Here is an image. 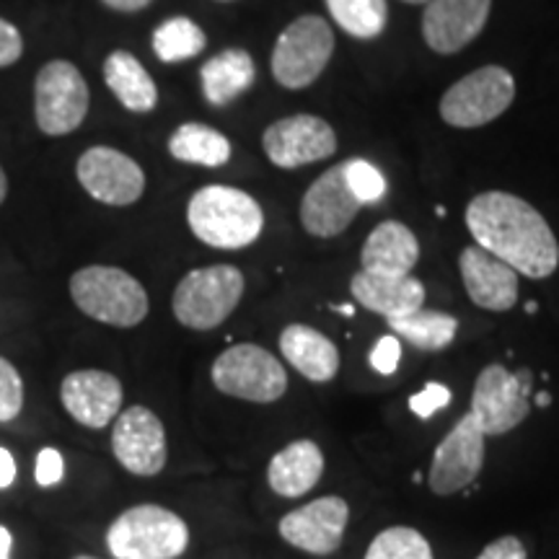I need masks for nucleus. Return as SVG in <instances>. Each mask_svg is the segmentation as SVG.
Segmentation results:
<instances>
[{
    "mask_svg": "<svg viewBox=\"0 0 559 559\" xmlns=\"http://www.w3.org/2000/svg\"><path fill=\"white\" fill-rule=\"evenodd\" d=\"M472 239L519 275L551 277L559 267V243L544 215L519 194L481 192L466 207Z\"/></svg>",
    "mask_w": 559,
    "mask_h": 559,
    "instance_id": "obj_1",
    "label": "nucleus"
},
{
    "mask_svg": "<svg viewBox=\"0 0 559 559\" xmlns=\"http://www.w3.org/2000/svg\"><path fill=\"white\" fill-rule=\"evenodd\" d=\"M187 223L202 243L223 251L247 249L262 236L264 213L249 192L207 185L192 194Z\"/></svg>",
    "mask_w": 559,
    "mask_h": 559,
    "instance_id": "obj_2",
    "label": "nucleus"
},
{
    "mask_svg": "<svg viewBox=\"0 0 559 559\" xmlns=\"http://www.w3.org/2000/svg\"><path fill=\"white\" fill-rule=\"evenodd\" d=\"M70 298L88 319L120 330L138 326L151 311L143 283L111 264H88L75 272L70 277Z\"/></svg>",
    "mask_w": 559,
    "mask_h": 559,
    "instance_id": "obj_3",
    "label": "nucleus"
},
{
    "mask_svg": "<svg viewBox=\"0 0 559 559\" xmlns=\"http://www.w3.org/2000/svg\"><path fill=\"white\" fill-rule=\"evenodd\" d=\"M107 547L115 559H177L190 547V526L174 510L143 502L111 521Z\"/></svg>",
    "mask_w": 559,
    "mask_h": 559,
    "instance_id": "obj_4",
    "label": "nucleus"
},
{
    "mask_svg": "<svg viewBox=\"0 0 559 559\" xmlns=\"http://www.w3.org/2000/svg\"><path fill=\"white\" fill-rule=\"evenodd\" d=\"M243 288H247V280L234 264H210V267L187 272L174 288V317L187 330H218L241 304Z\"/></svg>",
    "mask_w": 559,
    "mask_h": 559,
    "instance_id": "obj_5",
    "label": "nucleus"
},
{
    "mask_svg": "<svg viewBox=\"0 0 559 559\" xmlns=\"http://www.w3.org/2000/svg\"><path fill=\"white\" fill-rule=\"evenodd\" d=\"M210 379L221 394L254 404H272L283 400L288 391V373L283 362L254 342L223 349L210 368Z\"/></svg>",
    "mask_w": 559,
    "mask_h": 559,
    "instance_id": "obj_6",
    "label": "nucleus"
},
{
    "mask_svg": "<svg viewBox=\"0 0 559 559\" xmlns=\"http://www.w3.org/2000/svg\"><path fill=\"white\" fill-rule=\"evenodd\" d=\"M334 55V32L330 21L306 13L288 24L272 50V75L283 88H309L324 73Z\"/></svg>",
    "mask_w": 559,
    "mask_h": 559,
    "instance_id": "obj_7",
    "label": "nucleus"
},
{
    "mask_svg": "<svg viewBox=\"0 0 559 559\" xmlns=\"http://www.w3.org/2000/svg\"><path fill=\"white\" fill-rule=\"evenodd\" d=\"M531 370H508L489 362L479 370L472 389L469 415L485 436H506L515 430L531 412Z\"/></svg>",
    "mask_w": 559,
    "mask_h": 559,
    "instance_id": "obj_8",
    "label": "nucleus"
},
{
    "mask_svg": "<svg viewBox=\"0 0 559 559\" xmlns=\"http://www.w3.org/2000/svg\"><path fill=\"white\" fill-rule=\"evenodd\" d=\"M515 81L502 66H485L453 83L440 99V117L459 130L485 128L510 109Z\"/></svg>",
    "mask_w": 559,
    "mask_h": 559,
    "instance_id": "obj_9",
    "label": "nucleus"
},
{
    "mask_svg": "<svg viewBox=\"0 0 559 559\" xmlns=\"http://www.w3.org/2000/svg\"><path fill=\"white\" fill-rule=\"evenodd\" d=\"M88 83L73 62L50 60L34 81V117L45 135L75 132L88 115Z\"/></svg>",
    "mask_w": 559,
    "mask_h": 559,
    "instance_id": "obj_10",
    "label": "nucleus"
},
{
    "mask_svg": "<svg viewBox=\"0 0 559 559\" xmlns=\"http://www.w3.org/2000/svg\"><path fill=\"white\" fill-rule=\"evenodd\" d=\"M485 438L469 412L453 425L432 453L428 474L432 495L449 498V495L464 492L479 479L481 466H485Z\"/></svg>",
    "mask_w": 559,
    "mask_h": 559,
    "instance_id": "obj_11",
    "label": "nucleus"
},
{
    "mask_svg": "<svg viewBox=\"0 0 559 559\" xmlns=\"http://www.w3.org/2000/svg\"><path fill=\"white\" fill-rule=\"evenodd\" d=\"M111 453L122 469L135 477H156L164 472L169 461V443L156 412L140 404L120 412L111 428Z\"/></svg>",
    "mask_w": 559,
    "mask_h": 559,
    "instance_id": "obj_12",
    "label": "nucleus"
},
{
    "mask_svg": "<svg viewBox=\"0 0 559 559\" xmlns=\"http://www.w3.org/2000/svg\"><path fill=\"white\" fill-rule=\"evenodd\" d=\"M349 523V506L340 495H324L290 513L277 523L280 539L306 555L330 557L342 547Z\"/></svg>",
    "mask_w": 559,
    "mask_h": 559,
    "instance_id": "obj_13",
    "label": "nucleus"
},
{
    "mask_svg": "<svg viewBox=\"0 0 559 559\" xmlns=\"http://www.w3.org/2000/svg\"><path fill=\"white\" fill-rule=\"evenodd\" d=\"M262 148L277 169H300L332 158L337 153V132L317 115H293L264 130Z\"/></svg>",
    "mask_w": 559,
    "mask_h": 559,
    "instance_id": "obj_14",
    "label": "nucleus"
},
{
    "mask_svg": "<svg viewBox=\"0 0 559 559\" xmlns=\"http://www.w3.org/2000/svg\"><path fill=\"white\" fill-rule=\"evenodd\" d=\"M75 177L96 202L128 207L145 192V174L135 158L109 145H94L75 164Z\"/></svg>",
    "mask_w": 559,
    "mask_h": 559,
    "instance_id": "obj_15",
    "label": "nucleus"
},
{
    "mask_svg": "<svg viewBox=\"0 0 559 559\" xmlns=\"http://www.w3.org/2000/svg\"><path fill=\"white\" fill-rule=\"evenodd\" d=\"M360 200L345 177V164L332 166L306 190L300 200V226L317 239H334L345 234L349 223L358 218Z\"/></svg>",
    "mask_w": 559,
    "mask_h": 559,
    "instance_id": "obj_16",
    "label": "nucleus"
},
{
    "mask_svg": "<svg viewBox=\"0 0 559 559\" xmlns=\"http://www.w3.org/2000/svg\"><path fill=\"white\" fill-rule=\"evenodd\" d=\"M122 381L99 368L73 370L60 383V402L75 423L91 430H104L122 412Z\"/></svg>",
    "mask_w": 559,
    "mask_h": 559,
    "instance_id": "obj_17",
    "label": "nucleus"
},
{
    "mask_svg": "<svg viewBox=\"0 0 559 559\" xmlns=\"http://www.w3.org/2000/svg\"><path fill=\"white\" fill-rule=\"evenodd\" d=\"M492 0H428L423 13V39L432 52L456 55L487 26Z\"/></svg>",
    "mask_w": 559,
    "mask_h": 559,
    "instance_id": "obj_18",
    "label": "nucleus"
},
{
    "mask_svg": "<svg viewBox=\"0 0 559 559\" xmlns=\"http://www.w3.org/2000/svg\"><path fill=\"white\" fill-rule=\"evenodd\" d=\"M466 296L485 311H510L519 304V272L481 247H466L459 257Z\"/></svg>",
    "mask_w": 559,
    "mask_h": 559,
    "instance_id": "obj_19",
    "label": "nucleus"
},
{
    "mask_svg": "<svg viewBox=\"0 0 559 559\" xmlns=\"http://www.w3.org/2000/svg\"><path fill=\"white\" fill-rule=\"evenodd\" d=\"M349 290L362 309L386 321L409 317L425 304V285L415 275L386 277L360 270L349 280Z\"/></svg>",
    "mask_w": 559,
    "mask_h": 559,
    "instance_id": "obj_20",
    "label": "nucleus"
},
{
    "mask_svg": "<svg viewBox=\"0 0 559 559\" xmlns=\"http://www.w3.org/2000/svg\"><path fill=\"white\" fill-rule=\"evenodd\" d=\"M324 474V453L311 438L293 440L280 449L267 464V485L280 498H304L319 485Z\"/></svg>",
    "mask_w": 559,
    "mask_h": 559,
    "instance_id": "obj_21",
    "label": "nucleus"
},
{
    "mask_svg": "<svg viewBox=\"0 0 559 559\" xmlns=\"http://www.w3.org/2000/svg\"><path fill=\"white\" fill-rule=\"evenodd\" d=\"M419 262V241L400 221H383L368 234L360 251V267L373 275H412Z\"/></svg>",
    "mask_w": 559,
    "mask_h": 559,
    "instance_id": "obj_22",
    "label": "nucleus"
},
{
    "mask_svg": "<svg viewBox=\"0 0 559 559\" xmlns=\"http://www.w3.org/2000/svg\"><path fill=\"white\" fill-rule=\"evenodd\" d=\"M280 353L304 379L313 383H330L337 379L342 366L337 345L309 324L285 326L280 334Z\"/></svg>",
    "mask_w": 559,
    "mask_h": 559,
    "instance_id": "obj_23",
    "label": "nucleus"
},
{
    "mask_svg": "<svg viewBox=\"0 0 559 559\" xmlns=\"http://www.w3.org/2000/svg\"><path fill=\"white\" fill-rule=\"evenodd\" d=\"M104 83H107L117 102L132 115H148L158 104L156 81L143 68L135 55L128 50H115L104 60Z\"/></svg>",
    "mask_w": 559,
    "mask_h": 559,
    "instance_id": "obj_24",
    "label": "nucleus"
},
{
    "mask_svg": "<svg viewBox=\"0 0 559 559\" xmlns=\"http://www.w3.org/2000/svg\"><path fill=\"white\" fill-rule=\"evenodd\" d=\"M257 79V66L247 50L230 47L213 55L200 70L202 94L213 107H226L228 102L239 99L243 91L251 88Z\"/></svg>",
    "mask_w": 559,
    "mask_h": 559,
    "instance_id": "obj_25",
    "label": "nucleus"
},
{
    "mask_svg": "<svg viewBox=\"0 0 559 559\" xmlns=\"http://www.w3.org/2000/svg\"><path fill=\"white\" fill-rule=\"evenodd\" d=\"M169 153L181 164L218 169V166L228 164L230 140L223 132L207 128V124L185 122L169 138Z\"/></svg>",
    "mask_w": 559,
    "mask_h": 559,
    "instance_id": "obj_26",
    "label": "nucleus"
},
{
    "mask_svg": "<svg viewBox=\"0 0 559 559\" xmlns=\"http://www.w3.org/2000/svg\"><path fill=\"white\" fill-rule=\"evenodd\" d=\"M389 330L400 334L402 340H407L412 347L425 349V353H440L456 340L459 332V319L443 311H430L419 309L409 317L391 319Z\"/></svg>",
    "mask_w": 559,
    "mask_h": 559,
    "instance_id": "obj_27",
    "label": "nucleus"
},
{
    "mask_svg": "<svg viewBox=\"0 0 559 559\" xmlns=\"http://www.w3.org/2000/svg\"><path fill=\"white\" fill-rule=\"evenodd\" d=\"M207 37L200 29V24H194L187 16H174L166 19L164 24L153 32V52L160 62H185L198 58L205 50Z\"/></svg>",
    "mask_w": 559,
    "mask_h": 559,
    "instance_id": "obj_28",
    "label": "nucleus"
},
{
    "mask_svg": "<svg viewBox=\"0 0 559 559\" xmlns=\"http://www.w3.org/2000/svg\"><path fill=\"white\" fill-rule=\"evenodd\" d=\"M332 19L349 37L376 39L386 29V0H326Z\"/></svg>",
    "mask_w": 559,
    "mask_h": 559,
    "instance_id": "obj_29",
    "label": "nucleus"
},
{
    "mask_svg": "<svg viewBox=\"0 0 559 559\" xmlns=\"http://www.w3.org/2000/svg\"><path fill=\"white\" fill-rule=\"evenodd\" d=\"M362 559H436L430 542L409 526H391L376 534Z\"/></svg>",
    "mask_w": 559,
    "mask_h": 559,
    "instance_id": "obj_30",
    "label": "nucleus"
},
{
    "mask_svg": "<svg viewBox=\"0 0 559 559\" xmlns=\"http://www.w3.org/2000/svg\"><path fill=\"white\" fill-rule=\"evenodd\" d=\"M345 177L353 187L355 198L360 200V205H370V202H379L386 194V179L376 169L373 164L362 158H349L345 160Z\"/></svg>",
    "mask_w": 559,
    "mask_h": 559,
    "instance_id": "obj_31",
    "label": "nucleus"
},
{
    "mask_svg": "<svg viewBox=\"0 0 559 559\" xmlns=\"http://www.w3.org/2000/svg\"><path fill=\"white\" fill-rule=\"evenodd\" d=\"M24 409V379L11 360L0 358V423H11Z\"/></svg>",
    "mask_w": 559,
    "mask_h": 559,
    "instance_id": "obj_32",
    "label": "nucleus"
},
{
    "mask_svg": "<svg viewBox=\"0 0 559 559\" xmlns=\"http://www.w3.org/2000/svg\"><path fill=\"white\" fill-rule=\"evenodd\" d=\"M451 402V391L449 386H443V383H425L423 391H417V394L409 396V409L412 415H417L419 419H428L436 415L438 409L449 407Z\"/></svg>",
    "mask_w": 559,
    "mask_h": 559,
    "instance_id": "obj_33",
    "label": "nucleus"
},
{
    "mask_svg": "<svg viewBox=\"0 0 559 559\" xmlns=\"http://www.w3.org/2000/svg\"><path fill=\"white\" fill-rule=\"evenodd\" d=\"M66 477V459L58 449H41L34 464V479L39 487H55Z\"/></svg>",
    "mask_w": 559,
    "mask_h": 559,
    "instance_id": "obj_34",
    "label": "nucleus"
},
{
    "mask_svg": "<svg viewBox=\"0 0 559 559\" xmlns=\"http://www.w3.org/2000/svg\"><path fill=\"white\" fill-rule=\"evenodd\" d=\"M402 360V342L396 334H386L376 342L373 349H370V366L379 370L381 376H391L396 368H400Z\"/></svg>",
    "mask_w": 559,
    "mask_h": 559,
    "instance_id": "obj_35",
    "label": "nucleus"
},
{
    "mask_svg": "<svg viewBox=\"0 0 559 559\" xmlns=\"http://www.w3.org/2000/svg\"><path fill=\"white\" fill-rule=\"evenodd\" d=\"M24 55V37L11 21L0 19V68H9Z\"/></svg>",
    "mask_w": 559,
    "mask_h": 559,
    "instance_id": "obj_36",
    "label": "nucleus"
},
{
    "mask_svg": "<svg viewBox=\"0 0 559 559\" xmlns=\"http://www.w3.org/2000/svg\"><path fill=\"white\" fill-rule=\"evenodd\" d=\"M474 559H526V547L519 536H500L489 542Z\"/></svg>",
    "mask_w": 559,
    "mask_h": 559,
    "instance_id": "obj_37",
    "label": "nucleus"
},
{
    "mask_svg": "<svg viewBox=\"0 0 559 559\" xmlns=\"http://www.w3.org/2000/svg\"><path fill=\"white\" fill-rule=\"evenodd\" d=\"M16 481V459L9 449L0 445V489H9Z\"/></svg>",
    "mask_w": 559,
    "mask_h": 559,
    "instance_id": "obj_38",
    "label": "nucleus"
},
{
    "mask_svg": "<svg viewBox=\"0 0 559 559\" xmlns=\"http://www.w3.org/2000/svg\"><path fill=\"white\" fill-rule=\"evenodd\" d=\"M102 3L117 13H138L148 9L153 0H102Z\"/></svg>",
    "mask_w": 559,
    "mask_h": 559,
    "instance_id": "obj_39",
    "label": "nucleus"
},
{
    "mask_svg": "<svg viewBox=\"0 0 559 559\" xmlns=\"http://www.w3.org/2000/svg\"><path fill=\"white\" fill-rule=\"evenodd\" d=\"M13 551V536L5 526H0V559H11Z\"/></svg>",
    "mask_w": 559,
    "mask_h": 559,
    "instance_id": "obj_40",
    "label": "nucleus"
},
{
    "mask_svg": "<svg viewBox=\"0 0 559 559\" xmlns=\"http://www.w3.org/2000/svg\"><path fill=\"white\" fill-rule=\"evenodd\" d=\"M5 194H9V177H5L3 166H0V205L5 202Z\"/></svg>",
    "mask_w": 559,
    "mask_h": 559,
    "instance_id": "obj_41",
    "label": "nucleus"
},
{
    "mask_svg": "<svg viewBox=\"0 0 559 559\" xmlns=\"http://www.w3.org/2000/svg\"><path fill=\"white\" fill-rule=\"evenodd\" d=\"M536 404H539V407H547V404H551V396L544 391V394L536 396Z\"/></svg>",
    "mask_w": 559,
    "mask_h": 559,
    "instance_id": "obj_42",
    "label": "nucleus"
},
{
    "mask_svg": "<svg viewBox=\"0 0 559 559\" xmlns=\"http://www.w3.org/2000/svg\"><path fill=\"white\" fill-rule=\"evenodd\" d=\"M526 309H528V313H536V309H539V306H536V300H531Z\"/></svg>",
    "mask_w": 559,
    "mask_h": 559,
    "instance_id": "obj_43",
    "label": "nucleus"
},
{
    "mask_svg": "<svg viewBox=\"0 0 559 559\" xmlns=\"http://www.w3.org/2000/svg\"><path fill=\"white\" fill-rule=\"evenodd\" d=\"M402 3H409V5H419V3H428V0H402Z\"/></svg>",
    "mask_w": 559,
    "mask_h": 559,
    "instance_id": "obj_44",
    "label": "nucleus"
},
{
    "mask_svg": "<svg viewBox=\"0 0 559 559\" xmlns=\"http://www.w3.org/2000/svg\"><path fill=\"white\" fill-rule=\"evenodd\" d=\"M73 559H99V557H91V555H79V557H73Z\"/></svg>",
    "mask_w": 559,
    "mask_h": 559,
    "instance_id": "obj_45",
    "label": "nucleus"
},
{
    "mask_svg": "<svg viewBox=\"0 0 559 559\" xmlns=\"http://www.w3.org/2000/svg\"><path fill=\"white\" fill-rule=\"evenodd\" d=\"M221 3H230V0H221Z\"/></svg>",
    "mask_w": 559,
    "mask_h": 559,
    "instance_id": "obj_46",
    "label": "nucleus"
}]
</instances>
